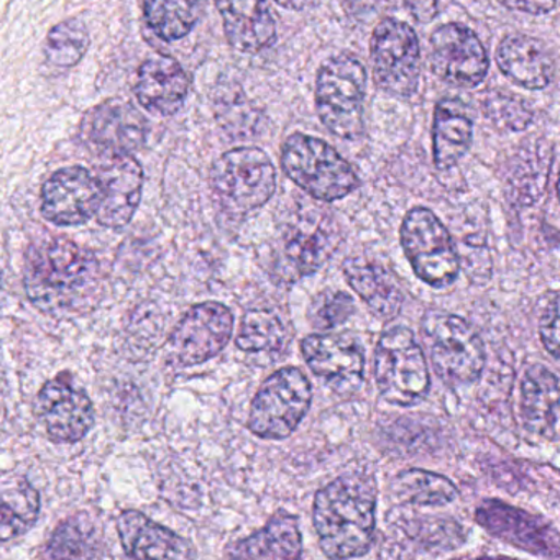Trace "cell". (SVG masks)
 I'll return each instance as SVG.
<instances>
[{"instance_id": "1", "label": "cell", "mask_w": 560, "mask_h": 560, "mask_svg": "<svg viewBox=\"0 0 560 560\" xmlns=\"http://www.w3.org/2000/svg\"><path fill=\"white\" fill-rule=\"evenodd\" d=\"M25 293L42 313H77L93 304L101 284L96 255L68 238L32 245L25 257Z\"/></svg>"}, {"instance_id": "2", "label": "cell", "mask_w": 560, "mask_h": 560, "mask_svg": "<svg viewBox=\"0 0 560 560\" xmlns=\"http://www.w3.org/2000/svg\"><path fill=\"white\" fill-rule=\"evenodd\" d=\"M313 521L327 557L365 556L375 540V481L363 474H347L330 481L314 498Z\"/></svg>"}, {"instance_id": "3", "label": "cell", "mask_w": 560, "mask_h": 560, "mask_svg": "<svg viewBox=\"0 0 560 560\" xmlns=\"http://www.w3.org/2000/svg\"><path fill=\"white\" fill-rule=\"evenodd\" d=\"M281 166L294 185L317 201H339L359 188L352 165L329 143L306 133L288 137Z\"/></svg>"}, {"instance_id": "4", "label": "cell", "mask_w": 560, "mask_h": 560, "mask_svg": "<svg viewBox=\"0 0 560 560\" xmlns=\"http://www.w3.org/2000/svg\"><path fill=\"white\" fill-rule=\"evenodd\" d=\"M365 93L366 71L357 58L337 55L324 61L316 80V109L323 126L340 139H359Z\"/></svg>"}, {"instance_id": "5", "label": "cell", "mask_w": 560, "mask_h": 560, "mask_svg": "<svg viewBox=\"0 0 560 560\" xmlns=\"http://www.w3.org/2000/svg\"><path fill=\"white\" fill-rule=\"evenodd\" d=\"M422 336L435 373L452 386L471 385L483 373L487 352L480 334L455 314H425Z\"/></svg>"}, {"instance_id": "6", "label": "cell", "mask_w": 560, "mask_h": 560, "mask_svg": "<svg viewBox=\"0 0 560 560\" xmlns=\"http://www.w3.org/2000/svg\"><path fill=\"white\" fill-rule=\"evenodd\" d=\"M373 370L380 395L389 405H418L431 388L424 352L408 327H392L380 337Z\"/></svg>"}, {"instance_id": "7", "label": "cell", "mask_w": 560, "mask_h": 560, "mask_svg": "<svg viewBox=\"0 0 560 560\" xmlns=\"http://www.w3.org/2000/svg\"><path fill=\"white\" fill-rule=\"evenodd\" d=\"M211 188L225 211L234 214L260 209L277 191V170L260 149H234L215 160Z\"/></svg>"}, {"instance_id": "8", "label": "cell", "mask_w": 560, "mask_h": 560, "mask_svg": "<svg viewBox=\"0 0 560 560\" xmlns=\"http://www.w3.org/2000/svg\"><path fill=\"white\" fill-rule=\"evenodd\" d=\"M313 401L310 380L296 366H284L265 380L248 415L252 434L265 441L290 438L306 418Z\"/></svg>"}, {"instance_id": "9", "label": "cell", "mask_w": 560, "mask_h": 560, "mask_svg": "<svg viewBox=\"0 0 560 560\" xmlns=\"http://www.w3.org/2000/svg\"><path fill=\"white\" fill-rule=\"evenodd\" d=\"M401 245L412 271L432 288H445L457 280L460 258L445 225L434 212L415 208L401 225Z\"/></svg>"}, {"instance_id": "10", "label": "cell", "mask_w": 560, "mask_h": 560, "mask_svg": "<svg viewBox=\"0 0 560 560\" xmlns=\"http://www.w3.org/2000/svg\"><path fill=\"white\" fill-rule=\"evenodd\" d=\"M373 78L380 90L396 97L416 94L421 78L418 35L406 22L385 19L372 37Z\"/></svg>"}, {"instance_id": "11", "label": "cell", "mask_w": 560, "mask_h": 560, "mask_svg": "<svg viewBox=\"0 0 560 560\" xmlns=\"http://www.w3.org/2000/svg\"><path fill=\"white\" fill-rule=\"evenodd\" d=\"M234 332V316L224 304L208 301L185 314L166 343V359L179 369L218 357Z\"/></svg>"}, {"instance_id": "12", "label": "cell", "mask_w": 560, "mask_h": 560, "mask_svg": "<svg viewBox=\"0 0 560 560\" xmlns=\"http://www.w3.org/2000/svg\"><path fill=\"white\" fill-rule=\"evenodd\" d=\"M429 63L435 77L462 90L480 86L490 60L480 38L462 24H445L431 35Z\"/></svg>"}, {"instance_id": "13", "label": "cell", "mask_w": 560, "mask_h": 560, "mask_svg": "<svg viewBox=\"0 0 560 560\" xmlns=\"http://www.w3.org/2000/svg\"><path fill=\"white\" fill-rule=\"evenodd\" d=\"M475 521L491 536L510 544L514 549L533 556L560 559L559 530L549 521L523 508L511 506L491 498L478 504Z\"/></svg>"}, {"instance_id": "14", "label": "cell", "mask_w": 560, "mask_h": 560, "mask_svg": "<svg viewBox=\"0 0 560 560\" xmlns=\"http://www.w3.org/2000/svg\"><path fill=\"white\" fill-rule=\"evenodd\" d=\"M339 242V229L332 219L319 211L307 212L288 224L277 270L290 281L313 275L332 257Z\"/></svg>"}, {"instance_id": "15", "label": "cell", "mask_w": 560, "mask_h": 560, "mask_svg": "<svg viewBox=\"0 0 560 560\" xmlns=\"http://www.w3.org/2000/svg\"><path fill=\"white\" fill-rule=\"evenodd\" d=\"M150 126L142 110L126 100H109L84 116L80 133L84 143L104 159L132 155L149 137Z\"/></svg>"}, {"instance_id": "16", "label": "cell", "mask_w": 560, "mask_h": 560, "mask_svg": "<svg viewBox=\"0 0 560 560\" xmlns=\"http://www.w3.org/2000/svg\"><path fill=\"white\" fill-rule=\"evenodd\" d=\"M37 415L51 441L68 444L86 438L96 422L93 401L68 373H60L42 386Z\"/></svg>"}, {"instance_id": "17", "label": "cell", "mask_w": 560, "mask_h": 560, "mask_svg": "<svg viewBox=\"0 0 560 560\" xmlns=\"http://www.w3.org/2000/svg\"><path fill=\"white\" fill-rule=\"evenodd\" d=\"M103 201L100 179L83 166L58 170L42 188V214L60 228L86 224Z\"/></svg>"}, {"instance_id": "18", "label": "cell", "mask_w": 560, "mask_h": 560, "mask_svg": "<svg viewBox=\"0 0 560 560\" xmlns=\"http://www.w3.org/2000/svg\"><path fill=\"white\" fill-rule=\"evenodd\" d=\"M310 369L339 395L359 392L365 372L363 347L349 334H313L301 343Z\"/></svg>"}, {"instance_id": "19", "label": "cell", "mask_w": 560, "mask_h": 560, "mask_svg": "<svg viewBox=\"0 0 560 560\" xmlns=\"http://www.w3.org/2000/svg\"><path fill=\"white\" fill-rule=\"evenodd\" d=\"M96 176L103 189L97 222L109 229L129 224L142 199V165L132 155L114 156L106 159Z\"/></svg>"}, {"instance_id": "20", "label": "cell", "mask_w": 560, "mask_h": 560, "mask_svg": "<svg viewBox=\"0 0 560 560\" xmlns=\"http://www.w3.org/2000/svg\"><path fill=\"white\" fill-rule=\"evenodd\" d=\"M188 74L178 61L170 57L149 58L137 73V101L147 113L156 117L175 116L188 100Z\"/></svg>"}, {"instance_id": "21", "label": "cell", "mask_w": 560, "mask_h": 560, "mask_svg": "<svg viewBox=\"0 0 560 560\" xmlns=\"http://www.w3.org/2000/svg\"><path fill=\"white\" fill-rule=\"evenodd\" d=\"M225 37L242 54H260L273 45L277 24L267 0H214Z\"/></svg>"}, {"instance_id": "22", "label": "cell", "mask_w": 560, "mask_h": 560, "mask_svg": "<svg viewBox=\"0 0 560 560\" xmlns=\"http://www.w3.org/2000/svg\"><path fill=\"white\" fill-rule=\"evenodd\" d=\"M521 416L527 431L560 441V380L544 365H533L521 382Z\"/></svg>"}, {"instance_id": "23", "label": "cell", "mask_w": 560, "mask_h": 560, "mask_svg": "<svg viewBox=\"0 0 560 560\" xmlns=\"http://www.w3.org/2000/svg\"><path fill=\"white\" fill-rule=\"evenodd\" d=\"M117 533L127 557L133 559H189L195 557L188 540L136 510L120 513Z\"/></svg>"}, {"instance_id": "24", "label": "cell", "mask_w": 560, "mask_h": 560, "mask_svg": "<svg viewBox=\"0 0 560 560\" xmlns=\"http://www.w3.org/2000/svg\"><path fill=\"white\" fill-rule=\"evenodd\" d=\"M501 73L529 91L546 90L556 77V63L546 45L524 34L503 38L497 50Z\"/></svg>"}, {"instance_id": "25", "label": "cell", "mask_w": 560, "mask_h": 560, "mask_svg": "<svg viewBox=\"0 0 560 560\" xmlns=\"http://www.w3.org/2000/svg\"><path fill=\"white\" fill-rule=\"evenodd\" d=\"M343 275L376 317L388 320L398 316L405 303V294L392 271L376 261L349 258L343 264Z\"/></svg>"}, {"instance_id": "26", "label": "cell", "mask_w": 560, "mask_h": 560, "mask_svg": "<svg viewBox=\"0 0 560 560\" xmlns=\"http://www.w3.org/2000/svg\"><path fill=\"white\" fill-rule=\"evenodd\" d=\"M474 139V120L467 106L458 100H444L438 104L432 127V152L439 170L457 165Z\"/></svg>"}, {"instance_id": "27", "label": "cell", "mask_w": 560, "mask_h": 560, "mask_svg": "<svg viewBox=\"0 0 560 560\" xmlns=\"http://www.w3.org/2000/svg\"><path fill=\"white\" fill-rule=\"evenodd\" d=\"M303 553L300 521L287 511L275 514L264 529L238 540L229 557L238 559H298Z\"/></svg>"}, {"instance_id": "28", "label": "cell", "mask_w": 560, "mask_h": 560, "mask_svg": "<svg viewBox=\"0 0 560 560\" xmlns=\"http://www.w3.org/2000/svg\"><path fill=\"white\" fill-rule=\"evenodd\" d=\"M40 493L32 487L27 478L11 475L2 480V517H0V539H15L27 533L37 523L40 514Z\"/></svg>"}, {"instance_id": "29", "label": "cell", "mask_w": 560, "mask_h": 560, "mask_svg": "<svg viewBox=\"0 0 560 560\" xmlns=\"http://www.w3.org/2000/svg\"><path fill=\"white\" fill-rule=\"evenodd\" d=\"M205 8V0H143L147 25L156 37L176 42L191 34Z\"/></svg>"}, {"instance_id": "30", "label": "cell", "mask_w": 560, "mask_h": 560, "mask_svg": "<svg viewBox=\"0 0 560 560\" xmlns=\"http://www.w3.org/2000/svg\"><path fill=\"white\" fill-rule=\"evenodd\" d=\"M399 500L416 506H445L458 497L457 487L444 475L421 468H408L395 478Z\"/></svg>"}, {"instance_id": "31", "label": "cell", "mask_w": 560, "mask_h": 560, "mask_svg": "<svg viewBox=\"0 0 560 560\" xmlns=\"http://www.w3.org/2000/svg\"><path fill=\"white\" fill-rule=\"evenodd\" d=\"M287 324L273 310H252L245 313L237 336V347L247 353H275L290 340Z\"/></svg>"}, {"instance_id": "32", "label": "cell", "mask_w": 560, "mask_h": 560, "mask_svg": "<svg viewBox=\"0 0 560 560\" xmlns=\"http://www.w3.org/2000/svg\"><path fill=\"white\" fill-rule=\"evenodd\" d=\"M550 163L552 156L546 143H530L517 153L511 170V183L521 201L530 202L539 198L549 178Z\"/></svg>"}, {"instance_id": "33", "label": "cell", "mask_w": 560, "mask_h": 560, "mask_svg": "<svg viewBox=\"0 0 560 560\" xmlns=\"http://www.w3.org/2000/svg\"><path fill=\"white\" fill-rule=\"evenodd\" d=\"M90 48V32L80 19H68L51 28L45 44L48 65L60 70L77 67Z\"/></svg>"}, {"instance_id": "34", "label": "cell", "mask_w": 560, "mask_h": 560, "mask_svg": "<svg viewBox=\"0 0 560 560\" xmlns=\"http://www.w3.org/2000/svg\"><path fill=\"white\" fill-rule=\"evenodd\" d=\"M483 110L491 124L506 132H521L533 124L534 114L521 97L504 91H490L483 101Z\"/></svg>"}, {"instance_id": "35", "label": "cell", "mask_w": 560, "mask_h": 560, "mask_svg": "<svg viewBox=\"0 0 560 560\" xmlns=\"http://www.w3.org/2000/svg\"><path fill=\"white\" fill-rule=\"evenodd\" d=\"M93 534V527L88 526L83 521H67L55 530L45 556L54 557V559L100 556V553L94 552L96 540H94Z\"/></svg>"}, {"instance_id": "36", "label": "cell", "mask_w": 560, "mask_h": 560, "mask_svg": "<svg viewBox=\"0 0 560 560\" xmlns=\"http://www.w3.org/2000/svg\"><path fill=\"white\" fill-rule=\"evenodd\" d=\"M355 311L350 294L343 291H324L314 298L310 307V320L320 330L334 329L346 323Z\"/></svg>"}, {"instance_id": "37", "label": "cell", "mask_w": 560, "mask_h": 560, "mask_svg": "<svg viewBox=\"0 0 560 560\" xmlns=\"http://www.w3.org/2000/svg\"><path fill=\"white\" fill-rule=\"evenodd\" d=\"M540 340L547 352L560 362V298L553 300L540 317Z\"/></svg>"}, {"instance_id": "38", "label": "cell", "mask_w": 560, "mask_h": 560, "mask_svg": "<svg viewBox=\"0 0 560 560\" xmlns=\"http://www.w3.org/2000/svg\"><path fill=\"white\" fill-rule=\"evenodd\" d=\"M504 8L529 15H544L556 8L557 0H500Z\"/></svg>"}, {"instance_id": "39", "label": "cell", "mask_w": 560, "mask_h": 560, "mask_svg": "<svg viewBox=\"0 0 560 560\" xmlns=\"http://www.w3.org/2000/svg\"><path fill=\"white\" fill-rule=\"evenodd\" d=\"M406 5L419 22H431L439 12L438 0H406Z\"/></svg>"}, {"instance_id": "40", "label": "cell", "mask_w": 560, "mask_h": 560, "mask_svg": "<svg viewBox=\"0 0 560 560\" xmlns=\"http://www.w3.org/2000/svg\"><path fill=\"white\" fill-rule=\"evenodd\" d=\"M388 0H349L350 9H352L355 18H372L380 11Z\"/></svg>"}, {"instance_id": "41", "label": "cell", "mask_w": 560, "mask_h": 560, "mask_svg": "<svg viewBox=\"0 0 560 560\" xmlns=\"http://www.w3.org/2000/svg\"><path fill=\"white\" fill-rule=\"evenodd\" d=\"M273 2L288 11H303V9L310 8L313 0H273Z\"/></svg>"}, {"instance_id": "42", "label": "cell", "mask_w": 560, "mask_h": 560, "mask_svg": "<svg viewBox=\"0 0 560 560\" xmlns=\"http://www.w3.org/2000/svg\"><path fill=\"white\" fill-rule=\"evenodd\" d=\"M557 195H559V199H560V175H559V182H557Z\"/></svg>"}]
</instances>
